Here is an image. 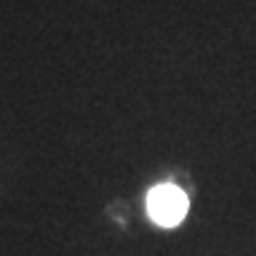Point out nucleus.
<instances>
[{
  "mask_svg": "<svg viewBox=\"0 0 256 256\" xmlns=\"http://www.w3.org/2000/svg\"><path fill=\"white\" fill-rule=\"evenodd\" d=\"M147 211L154 223L164 228H174L188 214V197L176 185H159L147 194Z\"/></svg>",
  "mask_w": 256,
  "mask_h": 256,
  "instance_id": "1",
  "label": "nucleus"
}]
</instances>
